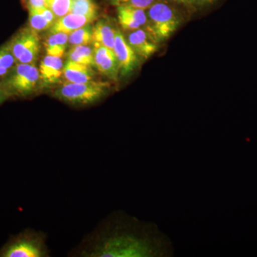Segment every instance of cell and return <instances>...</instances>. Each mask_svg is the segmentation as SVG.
I'll list each match as a JSON object with an SVG mask.
<instances>
[{
  "mask_svg": "<svg viewBox=\"0 0 257 257\" xmlns=\"http://www.w3.org/2000/svg\"><path fill=\"white\" fill-rule=\"evenodd\" d=\"M172 243L156 225L116 211L101 221L69 256L78 257H167Z\"/></svg>",
  "mask_w": 257,
  "mask_h": 257,
  "instance_id": "obj_1",
  "label": "cell"
},
{
  "mask_svg": "<svg viewBox=\"0 0 257 257\" xmlns=\"http://www.w3.org/2000/svg\"><path fill=\"white\" fill-rule=\"evenodd\" d=\"M47 241L46 233L28 228L10 236L0 247V257L50 256Z\"/></svg>",
  "mask_w": 257,
  "mask_h": 257,
  "instance_id": "obj_2",
  "label": "cell"
},
{
  "mask_svg": "<svg viewBox=\"0 0 257 257\" xmlns=\"http://www.w3.org/2000/svg\"><path fill=\"white\" fill-rule=\"evenodd\" d=\"M147 15L148 25L145 30L158 43L168 40L182 24L180 13L166 0H157L147 9Z\"/></svg>",
  "mask_w": 257,
  "mask_h": 257,
  "instance_id": "obj_3",
  "label": "cell"
},
{
  "mask_svg": "<svg viewBox=\"0 0 257 257\" xmlns=\"http://www.w3.org/2000/svg\"><path fill=\"white\" fill-rule=\"evenodd\" d=\"M109 83L91 81L84 83H64L54 92L59 100L73 106H88L95 104L109 94Z\"/></svg>",
  "mask_w": 257,
  "mask_h": 257,
  "instance_id": "obj_4",
  "label": "cell"
},
{
  "mask_svg": "<svg viewBox=\"0 0 257 257\" xmlns=\"http://www.w3.org/2000/svg\"><path fill=\"white\" fill-rule=\"evenodd\" d=\"M40 75L35 64L18 63L10 73L0 81L10 99H23L36 92Z\"/></svg>",
  "mask_w": 257,
  "mask_h": 257,
  "instance_id": "obj_5",
  "label": "cell"
},
{
  "mask_svg": "<svg viewBox=\"0 0 257 257\" xmlns=\"http://www.w3.org/2000/svg\"><path fill=\"white\" fill-rule=\"evenodd\" d=\"M8 42L18 63L35 64L37 62L40 50L38 32L30 28H23Z\"/></svg>",
  "mask_w": 257,
  "mask_h": 257,
  "instance_id": "obj_6",
  "label": "cell"
},
{
  "mask_svg": "<svg viewBox=\"0 0 257 257\" xmlns=\"http://www.w3.org/2000/svg\"><path fill=\"white\" fill-rule=\"evenodd\" d=\"M113 51L117 59L119 74L121 76L126 77L130 75L138 69L140 65V58L128 45L119 29L116 30Z\"/></svg>",
  "mask_w": 257,
  "mask_h": 257,
  "instance_id": "obj_7",
  "label": "cell"
},
{
  "mask_svg": "<svg viewBox=\"0 0 257 257\" xmlns=\"http://www.w3.org/2000/svg\"><path fill=\"white\" fill-rule=\"evenodd\" d=\"M94 66L103 75L116 81L119 75V64L114 51L94 42Z\"/></svg>",
  "mask_w": 257,
  "mask_h": 257,
  "instance_id": "obj_8",
  "label": "cell"
},
{
  "mask_svg": "<svg viewBox=\"0 0 257 257\" xmlns=\"http://www.w3.org/2000/svg\"><path fill=\"white\" fill-rule=\"evenodd\" d=\"M126 40L139 58L143 60H148L158 50V42L143 28L128 31Z\"/></svg>",
  "mask_w": 257,
  "mask_h": 257,
  "instance_id": "obj_9",
  "label": "cell"
},
{
  "mask_svg": "<svg viewBox=\"0 0 257 257\" xmlns=\"http://www.w3.org/2000/svg\"><path fill=\"white\" fill-rule=\"evenodd\" d=\"M120 26L126 31L146 29L148 18L145 10L130 6H116Z\"/></svg>",
  "mask_w": 257,
  "mask_h": 257,
  "instance_id": "obj_10",
  "label": "cell"
},
{
  "mask_svg": "<svg viewBox=\"0 0 257 257\" xmlns=\"http://www.w3.org/2000/svg\"><path fill=\"white\" fill-rule=\"evenodd\" d=\"M64 64L61 57L47 55L40 67V79L44 85L50 86L59 82L63 74Z\"/></svg>",
  "mask_w": 257,
  "mask_h": 257,
  "instance_id": "obj_11",
  "label": "cell"
},
{
  "mask_svg": "<svg viewBox=\"0 0 257 257\" xmlns=\"http://www.w3.org/2000/svg\"><path fill=\"white\" fill-rule=\"evenodd\" d=\"M63 76L68 82H89L93 81L94 72L89 66L68 60L64 66Z\"/></svg>",
  "mask_w": 257,
  "mask_h": 257,
  "instance_id": "obj_12",
  "label": "cell"
},
{
  "mask_svg": "<svg viewBox=\"0 0 257 257\" xmlns=\"http://www.w3.org/2000/svg\"><path fill=\"white\" fill-rule=\"evenodd\" d=\"M116 30L111 22L106 19L99 20L92 28L93 42H97L99 45L113 50Z\"/></svg>",
  "mask_w": 257,
  "mask_h": 257,
  "instance_id": "obj_13",
  "label": "cell"
},
{
  "mask_svg": "<svg viewBox=\"0 0 257 257\" xmlns=\"http://www.w3.org/2000/svg\"><path fill=\"white\" fill-rule=\"evenodd\" d=\"M92 22L93 20L87 17L69 13L65 16L57 19L53 26L50 29V32H64L69 35L74 30L89 25Z\"/></svg>",
  "mask_w": 257,
  "mask_h": 257,
  "instance_id": "obj_14",
  "label": "cell"
},
{
  "mask_svg": "<svg viewBox=\"0 0 257 257\" xmlns=\"http://www.w3.org/2000/svg\"><path fill=\"white\" fill-rule=\"evenodd\" d=\"M30 28L37 32L45 31L53 26L57 17L48 8L29 10Z\"/></svg>",
  "mask_w": 257,
  "mask_h": 257,
  "instance_id": "obj_15",
  "label": "cell"
},
{
  "mask_svg": "<svg viewBox=\"0 0 257 257\" xmlns=\"http://www.w3.org/2000/svg\"><path fill=\"white\" fill-rule=\"evenodd\" d=\"M68 44V34L64 32L50 33L45 44L47 55L62 57L65 53Z\"/></svg>",
  "mask_w": 257,
  "mask_h": 257,
  "instance_id": "obj_16",
  "label": "cell"
},
{
  "mask_svg": "<svg viewBox=\"0 0 257 257\" xmlns=\"http://www.w3.org/2000/svg\"><path fill=\"white\" fill-rule=\"evenodd\" d=\"M69 60L84 65L94 66V50L88 45L74 46L67 53Z\"/></svg>",
  "mask_w": 257,
  "mask_h": 257,
  "instance_id": "obj_17",
  "label": "cell"
},
{
  "mask_svg": "<svg viewBox=\"0 0 257 257\" xmlns=\"http://www.w3.org/2000/svg\"><path fill=\"white\" fill-rule=\"evenodd\" d=\"M18 64L10 49L9 42L0 47V81L10 73Z\"/></svg>",
  "mask_w": 257,
  "mask_h": 257,
  "instance_id": "obj_18",
  "label": "cell"
},
{
  "mask_svg": "<svg viewBox=\"0 0 257 257\" xmlns=\"http://www.w3.org/2000/svg\"><path fill=\"white\" fill-rule=\"evenodd\" d=\"M70 13L87 17L94 21L97 16V6L94 0H72Z\"/></svg>",
  "mask_w": 257,
  "mask_h": 257,
  "instance_id": "obj_19",
  "label": "cell"
},
{
  "mask_svg": "<svg viewBox=\"0 0 257 257\" xmlns=\"http://www.w3.org/2000/svg\"><path fill=\"white\" fill-rule=\"evenodd\" d=\"M93 42L92 27L89 24L69 34V44L71 46L89 45Z\"/></svg>",
  "mask_w": 257,
  "mask_h": 257,
  "instance_id": "obj_20",
  "label": "cell"
},
{
  "mask_svg": "<svg viewBox=\"0 0 257 257\" xmlns=\"http://www.w3.org/2000/svg\"><path fill=\"white\" fill-rule=\"evenodd\" d=\"M72 0H47V8L60 18L70 13Z\"/></svg>",
  "mask_w": 257,
  "mask_h": 257,
  "instance_id": "obj_21",
  "label": "cell"
},
{
  "mask_svg": "<svg viewBox=\"0 0 257 257\" xmlns=\"http://www.w3.org/2000/svg\"><path fill=\"white\" fill-rule=\"evenodd\" d=\"M157 0H111L115 6H130L140 9L147 10Z\"/></svg>",
  "mask_w": 257,
  "mask_h": 257,
  "instance_id": "obj_22",
  "label": "cell"
},
{
  "mask_svg": "<svg viewBox=\"0 0 257 257\" xmlns=\"http://www.w3.org/2000/svg\"><path fill=\"white\" fill-rule=\"evenodd\" d=\"M29 10L47 8V0H25Z\"/></svg>",
  "mask_w": 257,
  "mask_h": 257,
  "instance_id": "obj_23",
  "label": "cell"
},
{
  "mask_svg": "<svg viewBox=\"0 0 257 257\" xmlns=\"http://www.w3.org/2000/svg\"><path fill=\"white\" fill-rule=\"evenodd\" d=\"M8 99H9V98H8V96L5 94L3 87L0 85V105H1L3 103H4L5 101L8 100Z\"/></svg>",
  "mask_w": 257,
  "mask_h": 257,
  "instance_id": "obj_24",
  "label": "cell"
},
{
  "mask_svg": "<svg viewBox=\"0 0 257 257\" xmlns=\"http://www.w3.org/2000/svg\"><path fill=\"white\" fill-rule=\"evenodd\" d=\"M201 0H187V4L197 5L200 4Z\"/></svg>",
  "mask_w": 257,
  "mask_h": 257,
  "instance_id": "obj_25",
  "label": "cell"
},
{
  "mask_svg": "<svg viewBox=\"0 0 257 257\" xmlns=\"http://www.w3.org/2000/svg\"><path fill=\"white\" fill-rule=\"evenodd\" d=\"M172 2L177 4H187V0H172Z\"/></svg>",
  "mask_w": 257,
  "mask_h": 257,
  "instance_id": "obj_26",
  "label": "cell"
},
{
  "mask_svg": "<svg viewBox=\"0 0 257 257\" xmlns=\"http://www.w3.org/2000/svg\"><path fill=\"white\" fill-rule=\"evenodd\" d=\"M215 0H201V3L202 4H209V3H213Z\"/></svg>",
  "mask_w": 257,
  "mask_h": 257,
  "instance_id": "obj_27",
  "label": "cell"
}]
</instances>
